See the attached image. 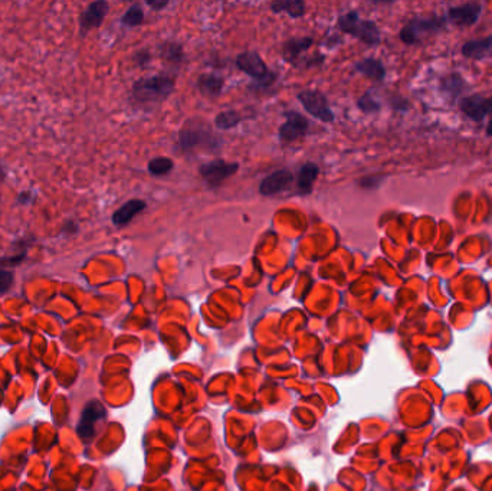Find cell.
I'll list each match as a JSON object with an SVG mask.
<instances>
[{"mask_svg":"<svg viewBox=\"0 0 492 491\" xmlns=\"http://www.w3.org/2000/svg\"><path fill=\"white\" fill-rule=\"evenodd\" d=\"M174 91V80L167 75L146 77L134 83L133 97L143 104L164 101Z\"/></svg>","mask_w":492,"mask_h":491,"instance_id":"1","label":"cell"},{"mask_svg":"<svg viewBox=\"0 0 492 491\" xmlns=\"http://www.w3.org/2000/svg\"><path fill=\"white\" fill-rule=\"evenodd\" d=\"M337 26L341 32L351 35V37L362 41L369 47H376L381 41L377 25L373 20L362 19L356 11L341 15L338 18Z\"/></svg>","mask_w":492,"mask_h":491,"instance_id":"2","label":"cell"},{"mask_svg":"<svg viewBox=\"0 0 492 491\" xmlns=\"http://www.w3.org/2000/svg\"><path fill=\"white\" fill-rule=\"evenodd\" d=\"M448 26L445 16H431V18H413L400 30V40L406 45H413L420 42L428 35L438 33Z\"/></svg>","mask_w":492,"mask_h":491,"instance_id":"3","label":"cell"},{"mask_svg":"<svg viewBox=\"0 0 492 491\" xmlns=\"http://www.w3.org/2000/svg\"><path fill=\"white\" fill-rule=\"evenodd\" d=\"M236 66L240 69L242 73L254 78L259 87L266 88L271 84H273L276 80V75L269 71L264 59L261 58V55L255 51H246V52H242L240 55H238Z\"/></svg>","mask_w":492,"mask_h":491,"instance_id":"4","label":"cell"},{"mask_svg":"<svg viewBox=\"0 0 492 491\" xmlns=\"http://www.w3.org/2000/svg\"><path fill=\"white\" fill-rule=\"evenodd\" d=\"M216 137L210 133L207 126L199 120H190L179 133V149L190 152L199 146L214 147Z\"/></svg>","mask_w":492,"mask_h":491,"instance_id":"5","label":"cell"},{"mask_svg":"<svg viewBox=\"0 0 492 491\" xmlns=\"http://www.w3.org/2000/svg\"><path fill=\"white\" fill-rule=\"evenodd\" d=\"M302 107L308 114L323 123H333L334 113L330 109L326 95L317 90H305L298 94Z\"/></svg>","mask_w":492,"mask_h":491,"instance_id":"6","label":"cell"},{"mask_svg":"<svg viewBox=\"0 0 492 491\" xmlns=\"http://www.w3.org/2000/svg\"><path fill=\"white\" fill-rule=\"evenodd\" d=\"M239 170L238 163H229L225 160H212L203 163L199 167V173L202 179L206 182L209 188H219L226 179H229Z\"/></svg>","mask_w":492,"mask_h":491,"instance_id":"7","label":"cell"},{"mask_svg":"<svg viewBox=\"0 0 492 491\" xmlns=\"http://www.w3.org/2000/svg\"><path fill=\"white\" fill-rule=\"evenodd\" d=\"M104 418H105V408L98 401H91L85 406L81 415L80 425H78V434L82 438V441L88 442L94 438L97 424L101 423Z\"/></svg>","mask_w":492,"mask_h":491,"instance_id":"8","label":"cell"},{"mask_svg":"<svg viewBox=\"0 0 492 491\" xmlns=\"http://www.w3.org/2000/svg\"><path fill=\"white\" fill-rule=\"evenodd\" d=\"M460 109L474 121H482L486 116L492 114V97L469 95L460 101Z\"/></svg>","mask_w":492,"mask_h":491,"instance_id":"9","label":"cell"},{"mask_svg":"<svg viewBox=\"0 0 492 491\" xmlns=\"http://www.w3.org/2000/svg\"><path fill=\"white\" fill-rule=\"evenodd\" d=\"M482 15V5L481 4H465L461 6L450 8L445 18L448 23H452L455 26H471L478 22V19Z\"/></svg>","mask_w":492,"mask_h":491,"instance_id":"10","label":"cell"},{"mask_svg":"<svg viewBox=\"0 0 492 491\" xmlns=\"http://www.w3.org/2000/svg\"><path fill=\"white\" fill-rule=\"evenodd\" d=\"M308 120L298 111H288L285 123L279 127V138L283 142H294L308 133Z\"/></svg>","mask_w":492,"mask_h":491,"instance_id":"11","label":"cell"},{"mask_svg":"<svg viewBox=\"0 0 492 491\" xmlns=\"http://www.w3.org/2000/svg\"><path fill=\"white\" fill-rule=\"evenodd\" d=\"M293 182H294V174L290 170L287 169L276 170L261 182L259 193L264 196H273L276 193L285 192L287 189H290Z\"/></svg>","mask_w":492,"mask_h":491,"instance_id":"12","label":"cell"},{"mask_svg":"<svg viewBox=\"0 0 492 491\" xmlns=\"http://www.w3.org/2000/svg\"><path fill=\"white\" fill-rule=\"evenodd\" d=\"M110 11V6L107 2H104V0H99V2H94L91 5H88V8L82 12L81 18H80V26L82 33L90 30V29H95L99 28L101 23L104 22L105 16H107Z\"/></svg>","mask_w":492,"mask_h":491,"instance_id":"13","label":"cell"},{"mask_svg":"<svg viewBox=\"0 0 492 491\" xmlns=\"http://www.w3.org/2000/svg\"><path fill=\"white\" fill-rule=\"evenodd\" d=\"M312 47V38H291L283 47V58L285 62L301 66L302 55Z\"/></svg>","mask_w":492,"mask_h":491,"instance_id":"14","label":"cell"},{"mask_svg":"<svg viewBox=\"0 0 492 491\" xmlns=\"http://www.w3.org/2000/svg\"><path fill=\"white\" fill-rule=\"evenodd\" d=\"M147 203L142 199H131L125 202L113 215V224L117 226H124L130 224L140 212H143Z\"/></svg>","mask_w":492,"mask_h":491,"instance_id":"15","label":"cell"},{"mask_svg":"<svg viewBox=\"0 0 492 491\" xmlns=\"http://www.w3.org/2000/svg\"><path fill=\"white\" fill-rule=\"evenodd\" d=\"M320 167L315 163H305L300 167L297 174V189L300 195H308L312 192V183L319 178Z\"/></svg>","mask_w":492,"mask_h":491,"instance_id":"16","label":"cell"},{"mask_svg":"<svg viewBox=\"0 0 492 491\" xmlns=\"http://www.w3.org/2000/svg\"><path fill=\"white\" fill-rule=\"evenodd\" d=\"M197 88L204 97H209V98L219 97L223 88V78L215 73L202 74L197 80Z\"/></svg>","mask_w":492,"mask_h":491,"instance_id":"17","label":"cell"},{"mask_svg":"<svg viewBox=\"0 0 492 491\" xmlns=\"http://www.w3.org/2000/svg\"><path fill=\"white\" fill-rule=\"evenodd\" d=\"M462 55L469 59H484L492 55V35L488 38L469 41L462 47Z\"/></svg>","mask_w":492,"mask_h":491,"instance_id":"18","label":"cell"},{"mask_svg":"<svg viewBox=\"0 0 492 491\" xmlns=\"http://www.w3.org/2000/svg\"><path fill=\"white\" fill-rule=\"evenodd\" d=\"M356 69L363 74L364 77L373 80V81H383L386 77V69L384 65L381 63V61L376 59V58H366L362 59L360 62L356 63Z\"/></svg>","mask_w":492,"mask_h":491,"instance_id":"19","label":"cell"},{"mask_svg":"<svg viewBox=\"0 0 492 491\" xmlns=\"http://www.w3.org/2000/svg\"><path fill=\"white\" fill-rule=\"evenodd\" d=\"M271 9L273 13L285 12L288 16L298 19L305 13V4L302 0H278V2L271 4Z\"/></svg>","mask_w":492,"mask_h":491,"instance_id":"20","label":"cell"},{"mask_svg":"<svg viewBox=\"0 0 492 491\" xmlns=\"http://www.w3.org/2000/svg\"><path fill=\"white\" fill-rule=\"evenodd\" d=\"M144 22V11L140 5H133L121 18V23L127 28H135Z\"/></svg>","mask_w":492,"mask_h":491,"instance_id":"21","label":"cell"},{"mask_svg":"<svg viewBox=\"0 0 492 491\" xmlns=\"http://www.w3.org/2000/svg\"><path fill=\"white\" fill-rule=\"evenodd\" d=\"M240 121H242V116L235 110L223 111V113L218 114L215 119V124L221 130H230V128L236 127Z\"/></svg>","mask_w":492,"mask_h":491,"instance_id":"22","label":"cell"},{"mask_svg":"<svg viewBox=\"0 0 492 491\" xmlns=\"http://www.w3.org/2000/svg\"><path fill=\"white\" fill-rule=\"evenodd\" d=\"M174 167V163L168 157H156L149 162V171L153 176H164L168 174Z\"/></svg>","mask_w":492,"mask_h":491,"instance_id":"23","label":"cell"},{"mask_svg":"<svg viewBox=\"0 0 492 491\" xmlns=\"http://www.w3.org/2000/svg\"><path fill=\"white\" fill-rule=\"evenodd\" d=\"M161 58L166 59V62H170L173 65H179L183 61V51L182 47L178 44H166L160 48Z\"/></svg>","mask_w":492,"mask_h":491,"instance_id":"24","label":"cell"},{"mask_svg":"<svg viewBox=\"0 0 492 491\" xmlns=\"http://www.w3.org/2000/svg\"><path fill=\"white\" fill-rule=\"evenodd\" d=\"M380 102L373 97L371 91L366 92L360 99H359V109L362 111H364L366 114H371V113H377L380 110Z\"/></svg>","mask_w":492,"mask_h":491,"instance_id":"25","label":"cell"},{"mask_svg":"<svg viewBox=\"0 0 492 491\" xmlns=\"http://www.w3.org/2000/svg\"><path fill=\"white\" fill-rule=\"evenodd\" d=\"M464 85H465V83H464L462 77L458 74H452L443 81L445 91H448L449 94H453V95H458L462 91Z\"/></svg>","mask_w":492,"mask_h":491,"instance_id":"26","label":"cell"},{"mask_svg":"<svg viewBox=\"0 0 492 491\" xmlns=\"http://www.w3.org/2000/svg\"><path fill=\"white\" fill-rule=\"evenodd\" d=\"M13 272L0 269V294L8 293L13 286Z\"/></svg>","mask_w":492,"mask_h":491,"instance_id":"27","label":"cell"},{"mask_svg":"<svg viewBox=\"0 0 492 491\" xmlns=\"http://www.w3.org/2000/svg\"><path fill=\"white\" fill-rule=\"evenodd\" d=\"M26 251L27 248L23 247L20 248L15 257H6V258H0V265H12V267H16L19 262H22L26 257Z\"/></svg>","mask_w":492,"mask_h":491,"instance_id":"28","label":"cell"},{"mask_svg":"<svg viewBox=\"0 0 492 491\" xmlns=\"http://www.w3.org/2000/svg\"><path fill=\"white\" fill-rule=\"evenodd\" d=\"M383 179H384L383 176H369V178H364L360 181V186L367 188V189H373V188H377Z\"/></svg>","mask_w":492,"mask_h":491,"instance_id":"29","label":"cell"},{"mask_svg":"<svg viewBox=\"0 0 492 491\" xmlns=\"http://www.w3.org/2000/svg\"><path fill=\"white\" fill-rule=\"evenodd\" d=\"M134 59H135L140 65H146V63L150 61V55H149L147 51H140V52L134 56Z\"/></svg>","mask_w":492,"mask_h":491,"instance_id":"30","label":"cell"},{"mask_svg":"<svg viewBox=\"0 0 492 491\" xmlns=\"http://www.w3.org/2000/svg\"><path fill=\"white\" fill-rule=\"evenodd\" d=\"M147 5L150 8H153V9H156V11H161L163 8H166L168 5V2H167V0H161V2H156V0L153 2V0H149Z\"/></svg>","mask_w":492,"mask_h":491,"instance_id":"31","label":"cell"},{"mask_svg":"<svg viewBox=\"0 0 492 491\" xmlns=\"http://www.w3.org/2000/svg\"><path fill=\"white\" fill-rule=\"evenodd\" d=\"M5 178H6V171H5V169L2 166H0V182H4Z\"/></svg>","mask_w":492,"mask_h":491,"instance_id":"32","label":"cell"},{"mask_svg":"<svg viewBox=\"0 0 492 491\" xmlns=\"http://www.w3.org/2000/svg\"><path fill=\"white\" fill-rule=\"evenodd\" d=\"M486 134H488V135H492V117H491V120H489V123H488V126H486Z\"/></svg>","mask_w":492,"mask_h":491,"instance_id":"33","label":"cell"}]
</instances>
